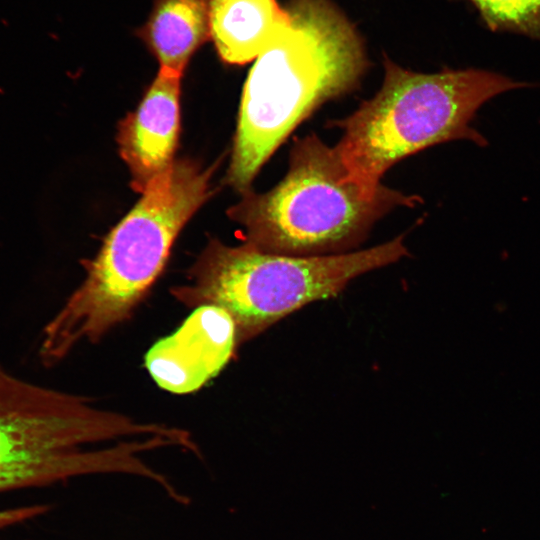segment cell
I'll return each instance as SVG.
<instances>
[{
    "instance_id": "cell-1",
    "label": "cell",
    "mask_w": 540,
    "mask_h": 540,
    "mask_svg": "<svg viewBox=\"0 0 540 540\" xmlns=\"http://www.w3.org/2000/svg\"><path fill=\"white\" fill-rule=\"evenodd\" d=\"M289 21L255 58L244 85L228 183L241 193L319 106L356 88L368 67L361 37L329 0H292Z\"/></svg>"
},
{
    "instance_id": "cell-2",
    "label": "cell",
    "mask_w": 540,
    "mask_h": 540,
    "mask_svg": "<svg viewBox=\"0 0 540 540\" xmlns=\"http://www.w3.org/2000/svg\"><path fill=\"white\" fill-rule=\"evenodd\" d=\"M213 171L178 159L149 183L98 254L84 262V280L44 327L39 355L45 365L60 362L80 343L98 342L132 316L179 232L211 195Z\"/></svg>"
},
{
    "instance_id": "cell-3",
    "label": "cell",
    "mask_w": 540,
    "mask_h": 540,
    "mask_svg": "<svg viewBox=\"0 0 540 540\" xmlns=\"http://www.w3.org/2000/svg\"><path fill=\"white\" fill-rule=\"evenodd\" d=\"M380 90L333 126L343 130L335 149L347 175L368 196L384 187V173L403 158L433 145L486 140L470 126L482 104L503 92L526 87L480 69L425 74L384 60Z\"/></svg>"
},
{
    "instance_id": "cell-4",
    "label": "cell",
    "mask_w": 540,
    "mask_h": 540,
    "mask_svg": "<svg viewBox=\"0 0 540 540\" xmlns=\"http://www.w3.org/2000/svg\"><path fill=\"white\" fill-rule=\"evenodd\" d=\"M420 200L387 186L368 197L335 147L310 134L294 142L288 171L274 188L244 193L228 214L244 228L245 242L262 251L324 256L350 252L388 212Z\"/></svg>"
},
{
    "instance_id": "cell-5",
    "label": "cell",
    "mask_w": 540,
    "mask_h": 540,
    "mask_svg": "<svg viewBox=\"0 0 540 540\" xmlns=\"http://www.w3.org/2000/svg\"><path fill=\"white\" fill-rule=\"evenodd\" d=\"M408 255L404 236L356 252L293 256L213 239L171 294L188 307L212 305L234 320L239 345L315 301L336 297L355 278Z\"/></svg>"
},
{
    "instance_id": "cell-6",
    "label": "cell",
    "mask_w": 540,
    "mask_h": 540,
    "mask_svg": "<svg viewBox=\"0 0 540 540\" xmlns=\"http://www.w3.org/2000/svg\"><path fill=\"white\" fill-rule=\"evenodd\" d=\"M134 432L131 416L43 387L0 367V492L114 473L112 444Z\"/></svg>"
},
{
    "instance_id": "cell-7",
    "label": "cell",
    "mask_w": 540,
    "mask_h": 540,
    "mask_svg": "<svg viewBox=\"0 0 540 540\" xmlns=\"http://www.w3.org/2000/svg\"><path fill=\"white\" fill-rule=\"evenodd\" d=\"M238 345L232 317L221 308L202 305L173 334L148 350L145 366L160 388L191 393L227 365Z\"/></svg>"
},
{
    "instance_id": "cell-8",
    "label": "cell",
    "mask_w": 540,
    "mask_h": 540,
    "mask_svg": "<svg viewBox=\"0 0 540 540\" xmlns=\"http://www.w3.org/2000/svg\"><path fill=\"white\" fill-rule=\"evenodd\" d=\"M181 76L161 67L137 110L119 125V152L130 170L132 188L140 193L174 162Z\"/></svg>"
},
{
    "instance_id": "cell-9",
    "label": "cell",
    "mask_w": 540,
    "mask_h": 540,
    "mask_svg": "<svg viewBox=\"0 0 540 540\" xmlns=\"http://www.w3.org/2000/svg\"><path fill=\"white\" fill-rule=\"evenodd\" d=\"M289 21L276 0H211L210 34L221 59L242 65L267 46Z\"/></svg>"
},
{
    "instance_id": "cell-10",
    "label": "cell",
    "mask_w": 540,
    "mask_h": 540,
    "mask_svg": "<svg viewBox=\"0 0 540 540\" xmlns=\"http://www.w3.org/2000/svg\"><path fill=\"white\" fill-rule=\"evenodd\" d=\"M211 0H155L136 34L161 67L182 74L194 52L210 37Z\"/></svg>"
},
{
    "instance_id": "cell-11",
    "label": "cell",
    "mask_w": 540,
    "mask_h": 540,
    "mask_svg": "<svg viewBox=\"0 0 540 540\" xmlns=\"http://www.w3.org/2000/svg\"><path fill=\"white\" fill-rule=\"evenodd\" d=\"M493 31H510L540 41V0H468Z\"/></svg>"
},
{
    "instance_id": "cell-12",
    "label": "cell",
    "mask_w": 540,
    "mask_h": 540,
    "mask_svg": "<svg viewBox=\"0 0 540 540\" xmlns=\"http://www.w3.org/2000/svg\"><path fill=\"white\" fill-rule=\"evenodd\" d=\"M49 509L46 505H32L25 507L9 508L0 510V530L22 523Z\"/></svg>"
}]
</instances>
